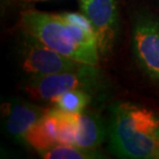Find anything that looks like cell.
Here are the masks:
<instances>
[{"mask_svg":"<svg viewBox=\"0 0 159 159\" xmlns=\"http://www.w3.org/2000/svg\"><path fill=\"white\" fill-rule=\"evenodd\" d=\"M102 75L96 66L82 64L72 70L29 78L24 90L34 100L52 102L59 95L74 89H81L89 93L96 92L102 85Z\"/></svg>","mask_w":159,"mask_h":159,"instance_id":"obj_3","label":"cell"},{"mask_svg":"<svg viewBox=\"0 0 159 159\" xmlns=\"http://www.w3.org/2000/svg\"><path fill=\"white\" fill-rule=\"evenodd\" d=\"M106 135V125L98 114L85 110L77 115V146L95 150L102 144Z\"/></svg>","mask_w":159,"mask_h":159,"instance_id":"obj_9","label":"cell"},{"mask_svg":"<svg viewBox=\"0 0 159 159\" xmlns=\"http://www.w3.org/2000/svg\"><path fill=\"white\" fill-rule=\"evenodd\" d=\"M21 64L24 71L34 78L72 70L83 63L61 55L26 34L21 49Z\"/></svg>","mask_w":159,"mask_h":159,"instance_id":"obj_4","label":"cell"},{"mask_svg":"<svg viewBox=\"0 0 159 159\" xmlns=\"http://www.w3.org/2000/svg\"><path fill=\"white\" fill-rule=\"evenodd\" d=\"M59 16L63 20L68 22V23L77 25V26L81 27L87 31H93V27L91 25V22L89 21V19L85 15L78 14V12H63V14H60Z\"/></svg>","mask_w":159,"mask_h":159,"instance_id":"obj_13","label":"cell"},{"mask_svg":"<svg viewBox=\"0 0 159 159\" xmlns=\"http://www.w3.org/2000/svg\"><path fill=\"white\" fill-rule=\"evenodd\" d=\"M29 1H40V0H29Z\"/></svg>","mask_w":159,"mask_h":159,"instance_id":"obj_14","label":"cell"},{"mask_svg":"<svg viewBox=\"0 0 159 159\" xmlns=\"http://www.w3.org/2000/svg\"><path fill=\"white\" fill-rule=\"evenodd\" d=\"M91 93L81 89H74L59 95L52 103L55 107L71 114H80L86 110L91 101Z\"/></svg>","mask_w":159,"mask_h":159,"instance_id":"obj_11","label":"cell"},{"mask_svg":"<svg viewBox=\"0 0 159 159\" xmlns=\"http://www.w3.org/2000/svg\"><path fill=\"white\" fill-rule=\"evenodd\" d=\"M58 110L59 130H58V144L62 145H77V115Z\"/></svg>","mask_w":159,"mask_h":159,"instance_id":"obj_12","label":"cell"},{"mask_svg":"<svg viewBox=\"0 0 159 159\" xmlns=\"http://www.w3.org/2000/svg\"><path fill=\"white\" fill-rule=\"evenodd\" d=\"M84 15L91 22L97 40L98 53L107 56L115 46L118 16L115 0H80Z\"/></svg>","mask_w":159,"mask_h":159,"instance_id":"obj_6","label":"cell"},{"mask_svg":"<svg viewBox=\"0 0 159 159\" xmlns=\"http://www.w3.org/2000/svg\"><path fill=\"white\" fill-rule=\"evenodd\" d=\"M2 109L6 133L20 143H25L28 130L49 111V109L19 98H12Z\"/></svg>","mask_w":159,"mask_h":159,"instance_id":"obj_7","label":"cell"},{"mask_svg":"<svg viewBox=\"0 0 159 159\" xmlns=\"http://www.w3.org/2000/svg\"><path fill=\"white\" fill-rule=\"evenodd\" d=\"M136 61L151 79L159 83V17L139 15L132 29Z\"/></svg>","mask_w":159,"mask_h":159,"instance_id":"obj_5","label":"cell"},{"mask_svg":"<svg viewBox=\"0 0 159 159\" xmlns=\"http://www.w3.org/2000/svg\"><path fill=\"white\" fill-rule=\"evenodd\" d=\"M111 150L132 159L159 158V117L131 102L114 104L109 126Z\"/></svg>","mask_w":159,"mask_h":159,"instance_id":"obj_1","label":"cell"},{"mask_svg":"<svg viewBox=\"0 0 159 159\" xmlns=\"http://www.w3.org/2000/svg\"><path fill=\"white\" fill-rule=\"evenodd\" d=\"M59 117L58 110L54 107L28 130L25 143L39 152L58 145Z\"/></svg>","mask_w":159,"mask_h":159,"instance_id":"obj_8","label":"cell"},{"mask_svg":"<svg viewBox=\"0 0 159 159\" xmlns=\"http://www.w3.org/2000/svg\"><path fill=\"white\" fill-rule=\"evenodd\" d=\"M40 157L46 159H94L102 158L99 152L94 149H86L77 145L58 144L48 150L39 153Z\"/></svg>","mask_w":159,"mask_h":159,"instance_id":"obj_10","label":"cell"},{"mask_svg":"<svg viewBox=\"0 0 159 159\" xmlns=\"http://www.w3.org/2000/svg\"><path fill=\"white\" fill-rule=\"evenodd\" d=\"M20 25L26 34L61 55L83 64L94 66L98 64L99 53L90 51L78 43L59 15L28 9L21 14Z\"/></svg>","mask_w":159,"mask_h":159,"instance_id":"obj_2","label":"cell"}]
</instances>
